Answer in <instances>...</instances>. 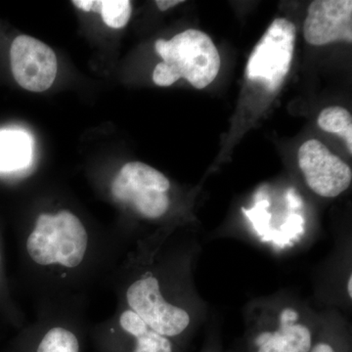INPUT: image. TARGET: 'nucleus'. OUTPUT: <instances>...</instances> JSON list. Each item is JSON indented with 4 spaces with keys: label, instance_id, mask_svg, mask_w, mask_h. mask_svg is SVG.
I'll return each mask as SVG.
<instances>
[{
    "label": "nucleus",
    "instance_id": "obj_1",
    "mask_svg": "<svg viewBox=\"0 0 352 352\" xmlns=\"http://www.w3.org/2000/svg\"><path fill=\"white\" fill-rule=\"evenodd\" d=\"M126 241L119 233L92 226L72 208L32 215L19 239L21 265L32 300H87L106 287L119 265Z\"/></svg>",
    "mask_w": 352,
    "mask_h": 352
},
{
    "label": "nucleus",
    "instance_id": "obj_2",
    "mask_svg": "<svg viewBox=\"0 0 352 352\" xmlns=\"http://www.w3.org/2000/svg\"><path fill=\"white\" fill-rule=\"evenodd\" d=\"M155 50L163 59L153 73V80L159 87H170L185 78L197 89H204L219 75V51L212 38L199 30H186L170 41L157 39Z\"/></svg>",
    "mask_w": 352,
    "mask_h": 352
},
{
    "label": "nucleus",
    "instance_id": "obj_3",
    "mask_svg": "<svg viewBox=\"0 0 352 352\" xmlns=\"http://www.w3.org/2000/svg\"><path fill=\"white\" fill-rule=\"evenodd\" d=\"M170 182L161 171L141 163L124 164L109 184L111 200L139 219L156 221L170 210Z\"/></svg>",
    "mask_w": 352,
    "mask_h": 352
},
{
    "label": "nucleus",
    "instance_id": "obj_4",
    "mask_svg": "<svg viewBox=\"0 0 352 352\" xmlns=\"http://www.w3.org/2000/svg\"><path fill=\"white\" fill-rule=\"evenodd\" d=\"M296 36V25L291 21H273L249 58L248 80L261 83L268 91H276L291 69Z\"/></svg>",
    "mask_w": 352,
    "mask_h": 352
},
{
    "label": "nucleus",
    "instance_id": "obj_5",
    "mask_svg": "<svg viewBox=\"0 0 352 352\" xmlns=\"http://www.w3.org/2000/svg\"><path fill=\"white\" fill-rule=\"evenodd\" d=\"M298 166L307 186L323 198H336L351 186V168L327 147L310 139L298 149Z\"/></svg>",
    "mask_w": 352,
    "mask_h": 352
},
{
    "label": "nucleus",
    "instance_id": "obj_6",
    "mask_svg": "<svg viewBox=\"0 0 352 352\" xmlns=\"http://www.w3.org/2000/svg\"><path fill=\"white\" fill-rule=\"evenodd\" d=\"M11 69L21 87L43 92L51 87L57 75V57L43 41L32 36H17L10 47Z\"/></svg>",
    "mask_w": 352,
    "mask_h": 352
},
{
    "label": "nucleus",
    "instance_id": "obj_7",
    "mask_svg": "<svg viewBox=\"0 0 352 352\" xmlns=\"http://www.w3.org/2000/svg\"><path fill=\"white\" fill-rule=\"evenodd\" d=\"M305 41L322 46L335 41H352L351 0H315L308 7L303 25Z\"/></svg>",
    "mask_w": 352,
    "mask_h": 352
},
{
    "label": "nucleus",
    "instance_id": "obj_8",
    "mask_svg": "<svg viewBox=\"0 0 352 352\" xmlns=\"http://www.w3.org/2000/svg\"><path fill=\"white\" fill-rule=\"evenodd\" d=\"M312 344L311 331L291 308L280 314L276 325L261 331L252 340L254 352H309Z\"/></svg>",
    "mask_w": 352,
    "mask_h": 352
},
{
    "label": "nucleus",
    "instance_id": "obj_9",
    "mask_svg": "<svg viewBox=\"0 0 352 352\" xmlns=\"http://www.w3.org/2000/svg\"><path fill=\"white\" fill-rule=\"evenodd\" d=\"M111 318L132 340L131 352H175L173 340L153 331L138 314L117 305Z\"/></svg>",
    "mask_w": 352,
    "mask_h": 352
},
{
    "label": "nucleus",
    "instance_id": "obj_10",
    "mask_svg": "<svg viewBox=\"0 0 352 352\" xmlns=\"http://www.w3.org/2000/svg\"><path fill=\"white\" fill-rule=\"evenodd\" d=\"M31 155V141L24 132H0V170H15L24 168L29 163Z\"/></svg>",
    "mask_w": 352,
    "mask_h": 352
},
{
    "label": "nucleus",
    "instance_id": "obj_11",
    "mask_svg": "<svg viewBox=\"0 0 352 352\" xmlns=\"http://www.w3.org/2000/svg\"><path fill=\"white\" fill-rule=\"evenodd\" d=\"M73 4L85 12L100 13L104 23L113 29H122L131 19L129 0H74Z\"/></svg>",
    "mask_w": 352,
    "mask_h": 352
},
{
    "label": "nucleus",
    "instance_id": "obj_12",
    "mask_svg": "<svg viewBox=\"0 0 352 352\" xmlns=\"http://www.w3.org/2000/svg\"><path fill=\"white\" fill-rule=\"evenodd\" d=\"M317 122L324 131L344 138L349 154H352V117L346 109L340 106L325 108L319 115Z\"/></svg>",
    "mask_w": 352,
    "mask_h": 352
},
{
    "label": "nucleus",
    "instance_id": "obj_13",
    "mask_svg": "<svg viewBox=\"0 0 352 352\" xmlns=\"http://www.w3.org/2000/svg\"><path fill=\"white\" fill-rule=\"evenodd\" d=\"M0 310L6 315L7 319L21 324L25 320L24 314L11 300L8 287L6 285L3 273V261H2V250L0 245Z\"/></svg>",
    "mask_w": 352,
    "mask_h": 352
},
{
    "label": "nucleus",
    "instance_id": "obj_14",
    "mask_svg": "<svg viewBox=\"0 0 352 352\" xmlns=\"http://www.w3.org/2000/svg\"><path fill=\"white\" fill-rule=\"evenodd\" d=\"M309 352H340L337 347L328 342H319L312 344Z\"/></svg>",
    "mask_w": 352,
    "mask_h": 352
},
{
    "label": "nucleus",
    "instance_id": "obj_15",
    "mask_svg": "<svg viewBox=\"0 0 352 352\" xmlns=\"http://www.w3.org/2000/svg\"><path fill=\"white\" fill-rule=\"evenodd\" d=\"M183 2V0H157L156 4L160 10L166 11L173 7L179 6Z\"/></svg>",
    "mask_w": 352,
    "mask_h": 352
},
{
    "label": "nucleus",
    "instance_id": "obj_16",
    "mask_svg": "<svg viewBox=\"0 0 352 352\" xmlns=\"http://www.w3.org/2000/svg\"><path fill=\"white\" fill-rule=\"evenodd\" d=\"M347 294H349V298H352V276H349V282H347Z\"/></svg>",
    "mask_w": 352,
    "mask_h": 352
}]
</instances>
